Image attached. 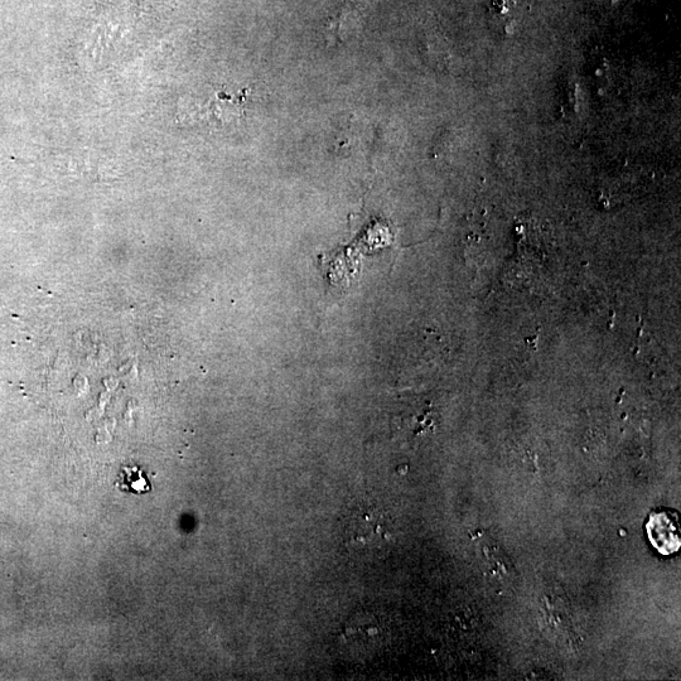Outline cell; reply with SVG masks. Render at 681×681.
I'll use <instances>...</instances> for the list:
<instances>
[{
  "label": "cell",
  "instance_id": "6da1fadb",
  "mask_svg": "<svg viewBox=\"0 0 681 681\" xmlns=\"http://www.w3.org/2000/svg\"><path fill=\"white\" fill-rule=\"evenodd\" d=\"M344 543L359 553H374L390 543L393 523L390 516L376 505H357L345 516Z\"/></svg>",
  "mask_w": 681,
  "mask_h": 681
},
{
  "label": "cell",
  "instance_id": "7a4b0ae2",
  "mask_svg": "<svg viewBox=\"0 0 681 681\" xmlns=\"http://www.w3.org/2000/svg\"><path fill=\"white\" fill-rule=\"evenodd\" d=\"M529 12V0H490L489 22L492 30L502 37L518 33Z\"/></svg>",
  "mask_w": 681,
  "mask_h": 681
},
{
  "label": "cell",
  "instance_id": "3957f363",
  "mask_svg": "<svg viewBox=\"0 0 681 681\" xmlns=\"http://www.w3.org/2000/svg\"><path fill=\"white\" fill-rule=\"evenodd\" d=\"M652 545L658 552L671 555L680 548L679 516L674 511H658L650 516L646 526Z\"/></svg>",
  "mask_w": 681,
  "mask_h": 681
},
{
  "label": "cell",
  "instance_id": "277c9868",
  "mask_svg": "<svg viewBox=\"0 0 681 681\" xmlns=\"http://www.w3.org/2000/svg\"><path fill=\"white\" fill-rule=\"evenodd\" d=\"M117 486L120 490L133 492L137 495L152 491V485L146 473L137 466L124 467L122 473H120V481L117 482Z\"/></svg>",
  "mask_w": 681,
  "mask_h": 681
},
{
  "label": "cell",
  "instance_id": "5b68a950",
  "mask_svg": "<svg viewBox=\"0 0 681 681\" xmlns=\"http://www.w3.org/2000/svg\"><path fill=\"white\" fill-rule=\"evenodd\" d=\"M597 2L607 4V6H613V4H616L618 0H597Z\"/></svg>",
  "mask_w": 681,
  "mask_h": 681
}]
</instances>
